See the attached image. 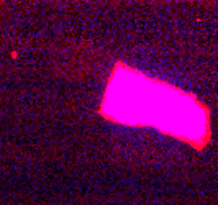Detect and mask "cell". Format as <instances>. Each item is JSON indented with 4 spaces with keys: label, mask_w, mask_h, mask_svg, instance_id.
Segmentation results:
<instances>
[{
    "label": "cell",
    "mask_w": 218,
    "mask_h": 205,
    "mask_svg": "<svg viewBox=\"0 0 218 205\" xmlns=\"http://www.w3.org/2000/svg\"><path fill=\"white\" fill-rule=\"evenodd\" d=\"M105 105L112 117L126 122H154L161 130L194 141L207 131L205 113L189 95L169 87H154L141 76H126L112 84Z\"/></svg>",
    "instance_id": "1"
}]
</instances>
